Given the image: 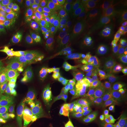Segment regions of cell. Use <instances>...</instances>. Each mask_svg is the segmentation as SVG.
<instances>
[{"label": "cell", "instance_id": "obj_1", "mask_svg": "<svg viewBox=\"0 0 127 127\" xmlns=\"http://www.w3.org/2000/svg\"><path fill=\"white\" fill-rule=\"evenodd\" d=\"M78 105L69 101L54 102L50 108V116L56 127H62L68 124L75 114L82 110Z\"/></svg>", "mask_w": 127, "mask_h": 127}, {"label": "cell", "instance_id": "obj_2", "mask_svg": "<svg viewBox=\"0 0 127 127\" xmlns=\"http://www.w3.org/2000/svg\"><path fill=\"white\" fill-rule=\"evenodd\" d=\"M108 78L107 71L102 70L92 82L91 91L92 96L97 101L104 100L107 95Z\"/></svg>", "mask_w": 127, "mask_h": 127}, {"label": "cell", "instance_id": "obj_3", "mask_svg": "<svg viewBox=\"0 0 127 127\" xmlns=\"http://www.w3.org/2000/svg\"><path fill=\"white\" fill-rule=\"evenodd\" d=\"M23 122H31L43 127H56L50 116V109L39 113H31L26 115Z\"/></svg>", "mask_w": 127, "mask_h": 127}, {"label": "cell", "instance_id": "obj_4", "mask_svg": "<svg viewBox=\"0 0 127 127\" xmlns=\"http://www.w3.org/2000/svg\"><path fill=\"white\" fill-rule=\"evenodd\" d=\"M70 42L75 46L77 50L81 53L90 55L95 59H98L101 52L100 50L93 44L89 39L78 40L73 37Z\"/></svg>", "mask_w": 127, "mask_h": 127}, {"label": "cell", "instance_id": "obj_5", "mask_svg": "<svg viewBox=\"0 0 127 127\" xmlns=\"http://www.w3.org/2000/svg\"><path fill=\"white\" fill-rule=\"evenodd\" d=\"M44 74L43 66L39 64H34L28 70L23 78L25 84L28 86H34L39 84Z\"/></svg>", "mask_w": 127, "mask_h": 127}, {"label": "cell", "instance_id": "obj_6", "mask_svg": "<svg viewBox=\"0 0 127 127\" xmlns=\"http://www.w3.org/2000/svg\"><path fill=\"white\" fill-rule=\"evenodd\" d=\"M93 13L106 23H111L118 18L103 0H96L95 7Z\"/></svg>", "mask_w": 127, "mask_h": 127}, {"label": "cell", "instance_id": "obj_7", "mask_svg": "<svg viewBox=\"0 0 127 127\" xmlns=\"http://www.w3.org/2000/svg\"><path fill=\"white\" fill-rule=\"evenodd\" d=\"M31 42V35L20 40H13L9 43L7 50L13 56H17L27 48Z\"/></svg>", "mask_w": 127, "mask_h": 127}, {"label": "cell", "instance_id": "obj_8", "mask_svg": "<svg viewBox=\"0 0 127 127\" xmlns=\"http://www.w3.org/2000/svg\"><path fill=\"white\" fill-rule=\"evenodd\" d=\"M60 50L64 58L67 60L75 62L79 59L77 48L70 42L64 41L60 46Z\"/></svg>", "mask_w": 127, "mask_h": 127}, {"label": "cell", "instance_id": "obj_9", "mask_svg": "<svg viewBox=\"0 0 127 127\" xmlns=\"http://www.w3.org/2000/svg\"><path fill=\"white\" fill-rule=\"evenodd\" d=\"M64 76L73 85L80 84L82 82V75L79 71L65 64L61 66Z\"/></svg>", "mask_w": 127, "mask_h": 127}, {"label": "cell", "instance_id": "obj_10", "mask_svg": "<svg viewBox=\"0 0 127 127\" xmlns=\"http://www.w3.org/2000/svg\"><path fill=\"white\" fill-rule=\"evenodd\" d=\"M121 40L120 34L117 31H115L106 45L105 50L115 58L119 50V45Z\"/></svg>", "mask_w": 127, "mask_h": 127}, {"label": "cell", "instance_id": "obj_11", "mask_svg": "<svg viewBox=\"0 0 127 127\" xmlns=\"http://www.w3.org/2000/svg\"><path fill=\"white\" fill-rule=\"evenodd\" d=\"M33 30L32 25L27 24L22 27L15 28L10 35L14 40H20L29 36V34L33 32Z\"/></svg>", "mask_w": 127, "mask_h": 127}, {"label": "cell", "instance_id": "obj_12", "mask_svg": "<svg viewBox=\"0 0 127 127\" xmlns=\"http://www.w3.org/2000/svg\"><path fill=\"white\" fill-rule=\"evenodd\" d=\"M98 59L100 61V68L102 70L106 71L112 66L116 58L106 50H104L100 52Z\"/></svg>", "mask_w": 127, "mask_h": 127}, {"label": "cell", "instance_id": "obj_13", "mask_svg": "<svg viewBox=\"0 0 127 127\" xmlns=\"http://www.w3.org/2000/svg\"><path fill=\"white\" fill-rule=\"evenodd\" d=\"M25 101V100L19 98L16 93L11 92L9 94L7 98L0 99V103L11 105L16 112L18 113L20 106L23 104Z\"/></svg>", "mask_w": 127, "mask_h": 127}, {"label": "cell", "instance_id": "obj_14", "mask_svg": "<svg viewBox=\"0 0 127 127\" xmlns=\"http://www.w3.org/2000/svg\"><path fill=\"white\" fill-rule=\"evenodd\" d=\"M67 27L63 16L58 15L54 18L52 25L50 28V32L52 34L59 33L62 34L67 30Z\"/></svg>", "mask_w": 127, "mask_h": 127}, {"label": "cell", "instance_id": "obj_15", "mask_svg": "<svg viewBox=\"0 0 127 127\" xmlns=\"http://www.w3.org/2000/svg\"><path fill=\"white\" fill-rule=\"evenodd\" d=\"M115 32V27L112 26L105 28L100 33L99 49L100 51L105 50L106 45L111 37Z\"/></svg>", "mask_w": 127, "mask_h": 127}, {"label": "cell", "instance_id": "obj_16", "mask_svg": "<svg viewBox=\"0 0 127 127\" xmlns=\"http://www.w3.org/2000/svg\"><path fill=\"white\" fill-rule=\"evenodd\" d=\"M85 19L86 25H93L104 28V29L113 26L111 23H106L104 22V21L100 19L98 16H97L93 12L86 15Z\"/></svg>", "mask_w": 127, "mask_h": 127}, {"label": "cell", "instance_id": "obj_17", "mask_svg": "<svg viewBox=\"0 0 127 127\" xmlns=\"http://www.w3.org/2000/svg\"><path fill=\"white\" fill-rule=\"evenodd\" d=\"M73 35V38L78 40L89 39V34L87 32L84 27L79 26L73 24L68 28Z\"/></svg>", "mask_w": 127, "mask_h": 127}, {"label": "cell", "instance_id": "obj_18", "mask_svg": "<svg viewBox=\"0 0 127 127\" xmlns=\"http://www.w3.org/2000/svg\"><path fill=\"white\" fill-rule=\"evenodd\" d=\"M54 102H38L30 103L29 111L32 113H39L50 109Z\"/></svg>", "mask_w": 127, "mask_h": 127}, {"label": "cell", "instance_id": "obj_19", "mask_svg": "<svg viewBox=\"0 0 127 127\" xmlns=\"http://www.w3.org/2000/svg\"><path fill=\"white\" fill-rule=\"evenodd\" d=\"M127 75V62H124L120 64L114 73V83L115 86H118L123 79Z\"/></svg>", "mask_w": 127, "mask_h": 127}, {"label": "cell", "instance_id": "obj_20", "mask_svg": "<svg viewBox=\"0 0 127 127\" xmlns=\"http://www.w3.org/2000/svg\"><path fill=\"white\" fill-rule=\"evenodd\" d=\"M51 79L52 83L58 87L64 88L67 85L65 78L59 70H55L52 73Z\"/></svg>", "mask_w": 127, "mask_h": 127}, {"label": "cell", "instance_id": "obj_21", "mask_svg": "<svg viewBox=\"0 0 127 127\" xmlns=\"http://www.w3.org/2000/svg\"><path fill=\"white\" fill-rule=\"evenodd\" d=\"M25 1L22 0H6L1 5L3 10L13 12L15 11L20 5Z\"/></svg>", "mask_w": 127, "mask_h": 127}, {"label": "cell", "instance_id": "obj_22", "mask_svg": "<svg viewBox=\"0 0 127 127\" xmlns=\"http://www.w3.org/2000/svg\"><path fill=\"white\" fill-rule=\"evenodd\" d=\"M95 2L96 0H82V4L79 9V12L85 15L91 13L95 7Z\"/></svg>", "mask_w": 127, "mask_h": 127}, {"label": "cell", "instance_id": "obj_23", "mask_svg": "<svg viewBox=\"0 0 127 127\" xmlns=\"http://www.w3.org/2000/svg\"><path fill=\"white\" fill-rule=\"evenodd\" d=\"M82 59L84 64V66L88 69L94 64H97L100 67V61L99 59H96L90 55L81 53Z\"/></svg>", "mask_w": 127, "mask_h": 127}, {"label": "cell", "instance_id": "obj_24", "mask_svg": "<svg viewBox=\"0 0 127 127\" xmlns=\"http://www.w3.org/2000/svg\"><path fill=\"white\" fill-rule=\"evenodd\" d=\"M88 115V112L85 109H82L73 116L69 120V124L81 123Z\"/></svg>", "mask_w": 127, "mask_h": 127}, {"label": "cell", "instance_id": "obj_25", "mask_svg": "<svg viewBox=\"0 0 127 127\" xmlns=\"http://www.w3.org/2000/svg\"><path fill=\"white\" fill-rule=\"evenodd\" d=\"M25 18L29 22L35 23L39 19V15L33 7H29L28 8Z\"/></svg>", "mask_w": 127, "mask_h": 127}, {"label": "cell", "instance_id": "obj_26", "mask_svg": "<svg viewBox=\"0 0 127 127\" xmlns=\"http://www.w3.org/2000/svg\"><path fill=\"white\" fill-rule=\"evenodd\" d=\"M103 1L116 16L117 18H120L124 16L123 12L121 11L118 8L117 5L116 4L114 1V0H103Z\"/></svg>", "mask_w": 127, "mask_h": 127}, {"label": "cell", "instance_id": "obj_27", "mask_svg": "<svg viewBox=\"0 0 127 127\" xmlns=\"http://www.w3.org/2000/svg\"><path fill=\"white\" fill-rule=\"evenodd\" d=\"M116 31L120 35L127 33V17L124 15L119 18Z\"/></svg>", "mask_w": 127, "mask_h": 127}, {"label": "cell", "instance_id": "obj_28", "mask_svg": "<svg viewBox=\"0 0 127 127\" xmlns=\"http://www.w3.org/2000/svg\"><path fill=\"white\" fill-rule=\"evenodd\" d=\"M11 63V61L8 50L0 49V64H10Z\"/></svg>", "mask_w": 127, "mask_h": 127}, {"label": "cell", "instance_id": "obj_29", "mask_svg": "<svg viewBox=\"0 0 127 127\" xmlns=\"http://www.w3.org/2000/svg\"><path fill=\"white\" fill-rule=\"evenodd\" d=\"M73 24L79 26L84 27L86 25L85 15L81 12H79L73 18Z\"/></svg>", "mask_w": 127, "mask_h": 127}, {"label": "cell", "instance_id": "obj_30", "mask_svg": "<svg viewBox=\"0 0 127 127\" xmlns=\"http://www.w3.org/2000/svg\"><path fill=\"white\" fill-rule=\"evenodd\" d=\"M15 28L10 23L3 20H0V32H4L10 34Z\"/></svg>", "mask_w": 127, "mask_h": 127}, {"label": "cell", "instance_id": "obj_31", "mask_svg": "<svg viewBox=\"0 0 127 127\" xmlns=\"http://www.w3.org/2000/svg\"><path fill=\"white\" fill-rule=\"evenodd\" d=\"M27 5L25 4V3L22 4L20 5L18 8L16 9L14 12V14L15 16L18 17L19 18H24L25 17L26 14L27 12Z\"/></svg>", "mask_w": 127, "mask_h": 127}, {"label": "cell", "instance_id": "obj_32", "mask_svg": "<svg viewBox=\"0 0 127 127\" xmlns=\"http://www.w3.org/2000/svg\"><path fill=\"white\" fill-rule=\"evenodd\" d=\"M84 27L89 34L92 33H99L104 29V28L90 24L86 25Z\"/></svg>", "mask_w": 127, "mask_h": 127}, {"label": "cell", "instance_id": "obj_33", "mask_svg": "<svg viewBox=\"0 0 127 127\" xmlns=\"http://www.w3.org/2000/svg\"><path fill=\"white\" fill-rule=\"evenodd\" d=\"M79 12V10L69 7L63 10L62 11V15L65 18H74L75 16V15Z\"/></svg>", "mask_w": 127, "mask_h": 127}, {"label": "cell", "instance_id": "obj_34", "mask_svg": "<svg viewBox=\"0 0 127 127\" xmlns=\"http://www.w3.org/2000/svg\"><path fill=\"white\" fill-rule=\"evenodd\" d=\"M51 9L53 13L55 15H59L62 13V10L59 3V0H53L51 1Z\"/></svg>", "mask_w": 127, "mask_h": 127}, {"label": "cell", "instance_id": "obj_35", "mask_svg": "<svg viewBox=\"0 0 127 127\" xmlns=\"http://www.w3.org/2000/svg\"><path fill=\"white\" fill-rule=\"evenodd\" d=\"M11 24L13 27H19L27 25V23L24 18H19L15 16L12 19Z\"/></svg>", "mask_w": 127, "mask_h": 127}, {"label": "cell", "instance_id": "obj_36", "mask_svg": "<svg viewBox=\"0 0 127 127\" xmlns=\"http://www.w3.org/2000/svg\"><path fill=\"white\" fill-rule=\"evenodd\" d=\"M100 35L99 33H92L89 34V39L95 45L99 48Z\"/></svg>", "mask_w": 127, "mask_h": 127}, {"label": "cell", "instance_id": "obj_37", "mask_svg": "<svg viewBox=\"0 0 127 127\" xmlns=\"http://www.w3.org/2000/svg\"><path fill=\"white\" fill-rule=\"evenodd\" d=\"M118 92L123 94L127 91V75L124 77L118 86Z\"/></svg>", "mask_w": 127, "mask_h": 127}, {"label": "cell", "instance_id": "obj_38", "mask_svg": "<svg viewBox=\"0 0 127 127\" xmlns=\"http://www.w3.org/2000/svg\"><path fill=\"white\" fill-rule=\"evenodd\" d=\"M14 17V14L13 12H10L3 10L2 20L7 23H11L12 19Z\"/></svg>", "mask_w": 127, "mask_h": 127}, {"label": "cell", "instance_id": "obj_39", "mask_svg": "<svg viewBox=\"0 0 127 127\" xmlns=\"http://www.w3.org/2000/svg\"><path fill=\"white\" fill-rule=\"evenodd\" d=\"M118 8L123 12L127 9V0H114Z\"/></svg>", "mask_w": 127, "mask_h": 127}, {"label": "cell", "instance_id": "obj_40", "mask_svg": "<svg viewBox=\"0 0 127 127\" xmlns=\"http://www.w3.org/2000/svg\"><path fill=\"white\" fill-rule=\"evenodd\" d=\"M82 2V0H69V6L70 8L79 10Z\"/></svg>", "mask_w": 127, "mask_h": 127}, {"label": "cell", "instance_id": "obj_41", "mask_svg": "<svg viewBox=\"0 0 127 127\" xmlns=\"http://www.w3.org/2000/svg\"><path fill=\"white\" fill-rule=\"evenodd\" d=\"M51 39L52 42L54 44L62 43L64 41L63 39L61 34L57 33L52 34Z\"/></svg>", "mask_w": 127, "mask_h": 127}, {"label": "cell", "instance_id": "obj_42", "mask_svg": "<svg viewBox=\"0 0 127 127\" xmlns=\"http://www.w3.org/2000/svg\"><path fill=\"white\" fill-rule=\"evenodd\" d=\"M12 39L10 34L4 32H0V40L9 43L12 41Z\"/></svg>", "mask_w": 127, "mask_h": 127}, {"label": "cell", "instance_id": "obj_43", "mask_svg": "<svg viewBox=\"0 0 127 127\" xmlns=\"http://www.w3.org/2000/svg\"><path fill=\"white\" fill-rule=\"evenodd\" d=\"M29 104L30 103L25 101L23 104L20 106L18 113H25L29 111Z\"/></svg>", "mask_w": 127, "mask_h": 127}, {"label": "cell", "instance_id": "obj_44", "mask_svg": "<svg viewBox=\"0 0 127 127\" xmlns=\"http://www.w3.org/2000/svg\"><path fill=\"white\" fill-rule=\"evenodd\" d=\"M61 35L63 39L67 40L69 41H71L73 37L72 33L68 29H67L62 34H61Z\"/></svg>", "mask_w": 127, "mask_h": 127}, {"label": "cell", "instance_id": "obj_45", "mask_svg": "<svg viewBox=\"0 0 127 127\" xmlns=\"http://www.w3.org/2000/svg\"><path fill=\"white\" fill-rule=\"evenodd\" d=\"M127 56V51L123 50H119L116 59L117 58L120 60L123 61V60Z\"/></svg>", "mask_w": 127, "mask_h": 127}, {"label": "cell", "instance_id": "obj_46", "mask_svg": "<svg viewBox=\"0 0 127 127\" xmlns=\"http://www.w3.org/2000/svg\"><path fill=\"white\" fill-rule=\"evenodd\" d=\"M59 3L62 11L68 8H69V0H59Z\"/></svg>", "mask_w": 127, "mask_h": 127}, {"label": "cell", "instance_id": "obj_47", "mask_svg": "<svg viewBox=\"0 0 127 127\" xmlns=\"http://www.w3.org/2000/svg\"><path fill=\"white\" fill-rule=\"evenodd\" d=\"M19 127H43L40 125H39L35 123H32L31 122H26L21 123L20 126Z\"/></svg>", "mask_w": 127, "mask_h": 127}, {"label": "cell", "instance_id": "obj_48", "mask_svg": "<svg viewBox=\"0 0 127 127\" xmlns=\"http://www.w3.org/2000/svg\"><path fill=\"white\" fill-rule=\"evenodd\" d=\"M119 50L127 51V39L120 40Z\"/></svg>", "mask_w": 127, "mask_h": 127}, {"label": "cell", "instance_id": "obj_49", "mask_svg": "<svg viewBox=\"0 0 127 127\" xmlns=\"http://www.w3.org/2000/svg\"><path fill=\"white\" fill-rule=\"evenodd\" d=\"M64 18L65 20L66 27L67 28L73 24V18Z\"/></svg>", "mask_w": 127, "mask_h": 127}, {"label": "cell", "instance_id": "obj_50", "mask_svg": "<svg viewBox=\"0 0 127 127\" xmlns=\"http://www.w3.org/2000/svg\"><path fill=\"white\" fill-rule=\"evenodd\" d=\"M9 43L5 41L0 40V49L3 50H7V47Z\"/></svg>", "mask_w": 127, "mask_h": 127}, {"label": "cell", "instance_id": "obj_51", "mask_svg": "<svg viewBox=\"0 0 127 127\" xmlns=\"http://www.w3.org/2000/svg\"><path fill=\"white\" fill-rule=\"evenodd\" d=\"M35 3L41 7H43L45 4L46 0H33Z\"/></svg>", "mask_w": 127, "mask_h": 127}, {"label": "cell", "instance_id": "obj_52", "mask_svg": "<svg viewBox=\"0 0 127 127\" xmlns=\"http://www.w3.org/2000/svg\"><path fill=\"white\" fill-rule=\"evenodd\" d=\"M88 72H89V76L91 78H94V77H95L96 76V75H97V72H95L94 71H93L92 70H88Z\"/></svg>", "mask_w": 127, "mask_h": 127}, {"label": "cell", "instance_id": "obj_53", "mask_svg": "<svg viewBox=\"0 0 127 127\" xmlns=\"http://www.w3.org/2000/svg\"><path fill=\"white\" fill-rule=\"evenodd\" d=\"M3 12V9L1 4H0V20H2Z\"/></svg>", "mask_w": 127, "mask_h": 127}, {"label": "cell", "instance_id": "obj_54", "mask_svg": "<svg viewBox=\"0 0 127 127\" xmlns=\"http://www.w3.org/2000/svg\"><path fill=\"white\" fill-rule=\"evenodd\" d=\"M121 36V40H123V39H127V33L125 34H123L120 35Z\"/></svg>", "mask_w": 127, "mask_h": 127}, {"label": "cell", "instance_id": "obj_55", "mask_svg": "<svg viewBox=\"0 0 127 127\" xmlns=\"http://www.w3.org/2000/svg\"><path fill=\"white\" fill-rule=\"evenodd\" d=\"M0 127H7L6 125L1 120H0Z\"/></svg>", "mask_w": 127, "mask_h": 127}, {"label": "cell", "instance_id": "obj_56", "mask_svg": "<svg viewBox=\"0 0 127 127\" xmlns=\"http://www.w3.org/2000/svg\"><path fill=\"white\" fill-rule=\"evenodd\" d=\"M4 1V0H0V3H2Z\"/></svg>", "mask_w": 127, "mask_h": 127}, {"label": "cell", "instance_id": "obj_57", "mask_svg": "<svg viewBox=\"0 0 127 127\" xmlns=\"http://www.w3.org/2000/svg\"></svg>", "mask_w": 127, "mask_h": 127}]
</instances>
